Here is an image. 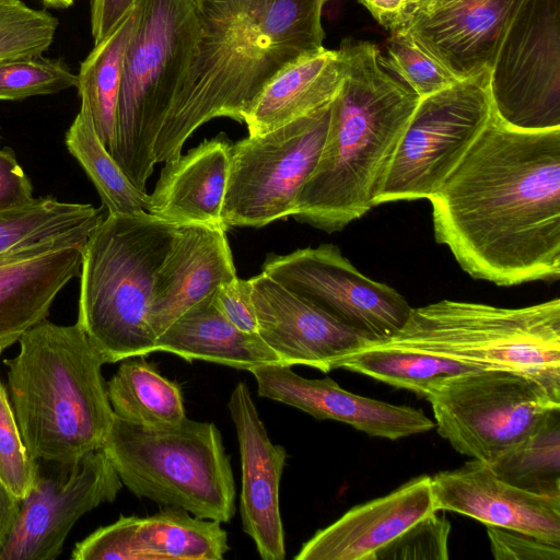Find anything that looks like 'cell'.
<instances>
[{
  "label": "cell",
  "mask_w": 560,
  "mask_h": 560,
  "mask_svg": "<svg viewBox=\"0 0 560 560\" xmlns=\"http://www.w3.org/2000/svg\"><path fill=\"white\" fill-rule=\"evenodd\" d=\"M102 450L139 498L221 523L235 515L233 470L212 422L186 417L174 425L144 428L115 416Z\"/></svg>",
  "instance_id": "52a82bcc"
},
{
  "label": "cell",
  "mask_w": 560,
  "mask_h": 560,
  "mask_svg": "<svg viewBox=\"0 0 560 560\" xmlns=\"http://www.w3.org/2000/svg\"><path fill=\"white\" fill-rule=\"evenodd\" d=\"M65 142L94 184L108 214L145 211L148 194L133 185L102 143L85 106L81 105L66 132Z\"/></svg>",
  "instance_id": "4dcf8cb0"
},
{
  "label": "cell",
  "mask_w": 560,
  "mask_h": 560,
  "mask_svg": "<svg viewBox=\"0 0 560 560\" xmlns=\"http://www.w3.org/2000/svg\"><path fill=\"white\" fill-rule=\"evenodd\" d=\"M337 369L366 375L423 398L451 376L481 370L421 351L373 343L343 358Z\"/></svg>",
  "instance_id": "f546056e"
},
{
  "label": "cell",
  "mask_w": 560,
  "mask_h": 560,
  "mask_svg": "<svg viewBox=\"0 0 560 560\" xmlns=\"http://www.w3.org/2000/svg\"><path fill=\"white\" fill-rule=\"evenodd\" d=\"M425 399L438 433L458 453L486 464L526 440L560 408L538 382L504 370L451 376Z\"/></svg>",
  "instance_id": "9c48e42d"
},
{
  "label": "cell",
  "mask_w": 560,
  "mask_h": 560,
  "mask_svg": "<svg viewBox=\"0 0 560 560\" xmlns=\"http://www.w3.org/2000/svg\"><path fill=\"white\" fill-rule=\"evenodd\" d=\"M236 277L226 230L179 225L154 279L149 320L155 337Z\"/></svg>",
  "instance_id": "44dd1931"
},
{
  "label": "cell",
  "mask_w": 560,
  "mask_h": 560,
  "mask_svg": "<svg viewBox=\"0 0 560 560\" xmlns=\"http://www.w3.org/2000/svg\"><path fill=\"white\" fill-rule=\"evenodd\" d=\"M136 2L137 0H92L91 32L94 44L105 38Z\"/></svg>",
  "instance_id": "60d3db41"
},
{
  "label": "cell",
  "mask_w": 560,
  "mask_h": 560,
  "mask_svg": "<svg viewBox=\"0 0 560 560\" xmlns=\"http://www.w3.org/2000/svg\"><path fill=\"white\" fill-rule=\"evenodd\" d=\"M428 200L435 241L470 277L501 287L560 279V127L516 129L492 112Z\"/></svg>",
  "instance_id": "6da1fadb"
},
{
  "label": "cell",
  "mask_w": 560,
  "mask_h": 560,
  "mask_svg": "<svg viewBox=\"0 0 560 560\" xmlns=\"http://www.w3.org/2000/svg\"><path fill=\"white\" fill-rule=\"evenodd\" d=\"M493 112L489 71L421 97L377 187L373 206L429 199Z\"/></svg>",
  "instance_id": "30bf717a"
},
{
  "label": "cell",
  "mask_w": 560,
  "mask_h": 560,
  "mask_svg": "<svg viewBox=\"0 0 560 560\" xmlns=\"http://www.w3.org/2000/svg\"><path fill=\"white\" fill-rule=\"evenodd\" d=\"M345 75L341 50L327 49L300 58L279 72L261 91L244 122L248 135H261L328 104Z\"/></svg>",
  "instance_id": "d4e9b609"
},
{
  "label": "cell",
  "mask_w": 560,
  "mask_h": 560,
  "mask_svg": "<svg viewBox=\"0 0 560 560\" xmlns=\"http://www.w3.org/2000/svg\"><path fill=\"white\" fill-rule=\"evenodd\" d=\"M431 477L413 478L390 493L355 505L317 530L295 560H375L380 550L435 512Z\"/></svg>",
  "instance_id": "7402d4cb"
},
{
  "label": "cell",
  "mask_w": 560,
  "mask_h": 560,
  "mask_svg": "<svg viewBox=\"0 0 560 560\" xmlns=\"http://www.w3.org/2000/svg\"><path fill=\"white\" fill-rule=\"evenodd\" d=\"M489 91L506 125L560 127V0H526L489 71Z\"/></svg>",
  "instance_id": "7c38bea8"
},
{
  "label": "cell",
  "mask_w": 560,
  "mask_h": 560,
  "mask_svg": "<svg viewBox=\"0 0 560 560\" xmlns=\"http://www.w3.org/2000/svg\"><path fill=\"white\" fill-rule=\"evenodd\" d=\"M2 350L0 349V354H1Z\"/></svg>",
  "instance_id": "bcb514c9"
},
{
  "label": "cell",
  "mask_w": 560,
  "mask_h": 560,
  "mask_svg": "<svg viewBox=\"0 0 560 560\" xmlns=\"http://www.w3.org/2000/svg\"><path fill=\"white\" fill-rule=\"evenodd\" d=\"M261 271L374 341L396 334L412 308L397 290L360 272L332 244L269 254Z\"/></svg>",
  "instance_id": "4fadbf2b"
},
{
  "label": "cell",
  "mask_w": 560,
  "mask_h": 560,
  "mask_svg": "<svg viewBox=\"0 0 560 560\" xmlns=\"http://www.w3.org/2000/svg\"><path fill=\"white\" fill-rule=\"evenodd\" d=\"M139 14L137 1L116 27L94 45L77 74L81 105L89 109L96 133L107 150L115 132L125 55Z\"/></svg>",
  "instance_id": "f1b7e54d"
},
{
  "label": "cell",
  "mask_w": 560,
  "mask_h": 560,
  "mask_svg": "<svg viewBox=\"0 0 560 560\" xmlns=\"http://www.w3.org/2000/svg\"><path fill=\"white\" fill-rule=\"evenodd\" d=\"M178 226L143 211L108 214L91 234L77 323L105 364L156 352L149 320L153 284Z\"/></svg>",
  "instance_id": "5b68a950"
},
{
  "label": "cell",
  "mask_w": 560,
  "mask_h": 560,
  "mask_svg": "<svg viewBox=\"0 0 560 560\" xmlns=\"http://www.w3.org/2000/svg\"><path fill=\"white\" fill-rule=\"evenodd\" d=\"M38 465L23 443L7 387L0 383V486L19 501L36 483Z\"/></svg>",
  "instance_id": "d590c367"
},
{
  "label": "cell",
  "mask_w": 560,
  "mask_h": 560,
  "mask_svg": "<svg viewBox=\"0 0 560 560\" xmlns=\"http://www.w3.org/2000/svg\"><path fill=\"white\" fill-rule=\"evenodd\" d=\"M228 408L235 425L241 466L240 513L242 527L262 560L285 558L279 486L287 460L285 448L269 439L249 388L238 382Z\"/></svg>",
  "instance_id": "ac0fdd59"
},
{
  "label": "cell",
  "mask_w": 560,
  "mask_h": 560,
  "mask_svg": "<svg viewBox=\"0 0 560 560\" xmlns=\"http://www.w3.org/2000/svg\"><path fill=\"white\" fill-rule=\"evenodd\" d=\"M488 465L515 487L560 497V408L551 410L530 436Z\"/></svg>",
  "instance_id": "1f68e13d"
},
{
  "label": "cell",
  "mask_w": 560,
  "mask_h": 560,
  "mask_svg": "<svg viewBox=\"0 0 560 560\" xmlns=\"http://www.w3.org/2000/svg\"><path fill=\"white\" fill-rule=\"evenodd\" d=\"M249 281L259 337L283 365L328 373L343 358L374 342L262 271Z\"/></svg>",
  "instance_id": "2e32d148"
},
{
  "label": "cell",
  "mask_w": 560,
  "mask_h": 560,
  "mask_svg": "<svg viewBox=\"0 0 560 560\" xmlns=\"http://www.w3.org/2000/svg\"><path fill=\"white\" fill-rule=\"evenodd\" d=\"M158 351L176 354L188 362L207 361L248 372L282 364L259 336L240 330L225 317L215 302V293L188 310L161 334L156 338Z\"/></svg>",
  "instance_id": "484cf974"
},
{
  "label": "cell",
  "mask_w": 560,
  "mask_h": 560,
  "mask_svg": "<svg viewBox=\"0 0 560 560\" xmlns=\"http://www.w3.org/2000/svg\"><path fill=\"white\" fill-rule=\"evenodd\" d=\"M61 474H38L0 551V560H54L75 522L102 503L113 502L122 487L102 448Z\"/></svg>",
  "instance_id": "5bb4252c"
},
{
  "label": "cell",
  "mask_w": 560,
  "mask_h": 560,
  "mask_svg": "<svg viewBox=\"0 0 560 560\" xmlns=\"http://www.w3.org/2000/svg\"><path fill=\"white\" fill-rule=\"evenodd\" d=\"M5 359L7 390L28 455L69 467L102 448L115 413L103 358L81 326L47 319Z\"/></svg>",
  "instance_id": "277c9868"
},
{
  "label": "cell",
  "mask_w": 560,
  "mask_h": 560,
  "mask_svg": "<svg viewBox=\"0 0 560 560\" xmlns=\"http://www.w3.org/2000/svg\"><path fill=\"white\" fill-rule=\"evenodd\" d=\"M215 302L235 327L248 335L259 336L249 279L236 277L221 285L215 292Z\"/></svg>",
  "instance_id": "f35d334b"
},
{
  "label": "cell",
  "mask_w": 560,
  "mask_h": 560,
  "mask_svg": "<svg viewBox=\"0 0 560 560\" xmlns=\"http://www.w3.org/2000/svg\"><path fill=\"white\" fill-rule=\"evenodd\" d=\"M43 4L55 9H67L73 4L72 0H38Z\"/></svg>",
  "instance_id": "ee69618b"
},
{
  "label": "cell",
  "mask_w": 560,
  "mask_h": 560,
  "mask_svg": "<svg viewBox=\"0 0 560 560\" xmlns=\"http://www.w3.org/2000/svg\"><path fill=\"white\" fill-rule=\"evenodd\" d=\"M381 60L420 98L459 81L402 32L390 33L386 40V57L381 55Z\"/></svg>",
  "instance_id": "e575fe53"
},
{
  "label": "cell",
  "mask_w": 560,
  "mask_h": 560,
  "mask_svg": "<svg viewBox=\"0 0 560 560\" xmlns=\"http://www.w3.org/2000/svg\"><path fill=\"white\" fill-rule=\"evenodd\" d=\"M490 549L497 560H559L560 544L503 527L487 526Z\"/></svg>",
  "instance_id": "74e56055"
},
{
  "label": "cell",
  "mask_w": 560,
  "mask_h": 560,
  "mask_svg": "<svg viewBox=\"0 0 560 560\" xmlns=\"http://www.w3.org/2000/svg\"><path fill=\"white\" fill-rule=\"evenodd\" d=\"M526 0H417L401 28L456 79L490 71ZM397 32V33H399Z\"/></svg>",
  "instance_id": "9a60e30c"
},
{
  "label": "cell",
  "mask_w": 560,
  "mask_h": 560,
  "mask_svg": "<svg viewBox=\"0 0 560 560\" xmlns=\"http://www.w3.org/2000/svg\"><path fill=\"white\" fill-rule=\"evenodd\" d=\"M436 511L456 512L486 526L503 527L560 544V497L539 494L499 478L472 459L431 477Z\"/></svg>",
  "instance_id": "ffe728a7"
},
{
  "label": "cell",
  "mask_w": 560,
  "mask_h": 560,
  "mask_svg": "<svg viewBox=\"0 0 560 560\" xmlns=\"http://www.w3.org/2000/svg\"><path fill=\"white\" fill-rule=\"evenodd\" d=\"M19 506L20 501L0 486V551L14 523Z\"/></svg>",
  "instance_id": "7bdbcfd3"
},
{
  "label": "cell",
  "mask_w": 560,
  "mask_h": 560,
  "mask_svg": "<svg viewBox=\"0 0 560 560\" xmlns=\"http://www.w3.org/2000/svg\"><path fill=\"white\" fill-rule=\"evenodd\" d=\"M345 75L330 103L317 164L292 217L327 233L343 230L374 206L381 179L420 97L381 60L368 40L339 46Z\"/></svg>",
  "instance_id": "3957f363"
},
{
  "label": "cell",
  "mask_w": 560,
  "mask_h": 560,
  "mask_svg": "<svg viewBox=\"0 0 560 560\" xmlns=\"http://www.w3.org/2000/svg\"><path fill=\"white\" fill-rule=\"evenodd\" d=\"M381 347L421 351L481 370L521 373L560 400V300L509 308L442 300L411 308Z\"/></svg>",
  "instance_id": "8992f818"
},
{
  "label": "cell",
  "mask_w": 560,
  "mask_h": 560,
  "mask_svg": "<svg viewBox=\"0 0 560 560\" xmlns=\"http://www.w3.org/2000/svg\"><path fill=\"white\" fill-rule=\"evenodd\" d=\"M196 50L153 147L156 163L182 154L202 124L244 122L265 86L284 68L324 48V7L331 0H191Z\"/></svg>",
  "instance_id": "7a4b0ae2"
},
{
  "label": "cell",
  "mask_w": 560,
  "mask_h": 560,
  "mask_svg": "<svg viewBox=\"0 0 560 560\" xmlns=\"http://www.w3.org/2000/svg\"><path fill=\"white\" fill-rule=\"evenodd\" d=\"M421 518L395 540L380 550L375 560L385 559H439L448 555L450 522L436 514Z\"/></svg>",
  "instance_id": "8d00e7d4"
},
{
  "label": "cell",
  "mask_w": 560,
  "mask_h": 560,
  "mask_svg": "<svg viewBox=\"0 0 560 560\" xmlns=\"http://www.w3.org/2000/svg\"><path fill=\"white\" fill-rule=\"evenodd\" d=\"M74 1V0H73Z\"/></svg>",
  "instance_id": "c3c4849f"
},
{
  "label": "cell",
  "mask_w": 560,
  "mask_h": 560,
  "mask_svg": "<svg viewBox=\"0 0 560 560\" xmlns=\"http://www.w3.org/2000/svg\"><path fill=\"white\" fill-rule=\"evenodd\" d=\"M104 219L102 208L90 203L34 198L0 213V258L27 257L66 247L84 248Z\"/></svg>",
  "instance_id": "4316f807"
},
{
  "label": "cell",
  "mask_w": 560,
  "mask_h": 560,
  "mask_svg": "<svg viewBox=\"0 0 560 560\" xmlns=\"http://www.w3.org/2000/svg\"><path fill=\"white\" fill-rule=\"evenodd\" d=\"M115 416L144 428H163L186 418L183 392L144 357L122 360L106 384Z\"/></svg>",
  "instance_id": "83f0119b"
},
{
  "label": "cell",
  "mask_w": 560,
  "mask_h": 560,
  "mask_svg": "<svg viewBox=\"0 0 560 560\" xmlns=\"http://www.w3.org/2000/svg\"><path fill=\"white\" fill-rule=\"evenodd\" d=\"M2 138H0V142H1Z\"/></svg>",
  "instance_id": "7dc6e473"
},
{
  "label": "cell",
  "mask_w": 560,
  "mask_h": 560,
  "mask_svg": "<svg viewBox=\"0 0 560 560\" xmlns=\"http://www.w3.org/2000/svg\"><path fill=\"white\" fill-rule=\"evenodd\" d=\"M330 104L271 131L232 144L222 222L261 228L292 217L325 141Z\"/></svg>",
  "instance_id": "8fae6325"
},
{
  "label": "cell",
  "mask_w": 560,
  "mask_h": 560,
  "mask_svg": "<svg viewBox=\"0 0 560 560\" xmlns=\"http://www.w3.org/2000/svg\"><path fill=\"white\" fill-rule=\"evenodd\" d=\"M260 397L298 408L317 420H335L371 436L398 440L432 430L435 423L421 409L364 397L332 378H305L282 364L249 371Z\"/></svg>",
  "instance_id": "d6986e66"
},
{
  "label": "cell",
  "mask_w": 560,
  "mask_h": 560,
  "mask_svg": "<svg viewBox=\"0 0 560 560\" xmlns=\"http://www.w3.org/2000/svg\"><path fill=\"white\" fill-rule=\"evenodd\" d=\"M137 1L140 14L125 55L108 152L145 190L156 164L154 141L194 57L199 24L191 0Z\"/></svg>",
  "instance_id": "ba28073f"
},
{
  "label": "cell",
  "mask_w": 560,
  "mask_h": 560,
  "mask_svg": "<svg viewBox=\"0 0 560 560\" xmlns=\"http://www.w3.org/2000/svg\"><path fill=\"white\" fill-rule=\"evenodd\" d=\"M232 144L221 132L165 162L153 192L147 196L144 210L177 225L202 224L226 230L222 207Z\"/></svg>",
  "instance_id": "603a6c76"
},
{
  "label": "cell",
  "mask_w": 560,
  "mask_h": 560,
  "mask_svg": "<svg viewBox=\"0 0 560 560\" xmlns=\"http://www.w3.org/2000/svg\"><path fill=\"white\" fill-rule=\"evenodd\" d=\"M221 522L178 508L120 517L78 542L73 560H221L230 550Z\"/></svg>",
  "instance_id": "e0dca14e"
},
{
  "label": "cell",
  "mask_w": 560,
  "mask_h": 560,
  "mask_svg": "<svg viewBox=\"0 0 560 560\" xmlns=\"http://www.w3.org/2000/svg\"><path fill=\"white\" fill-rule=\"evenodd\" d=\"M0 138H2V136H1V128H0Z\"/></svg>",
  "instance_id": "f6af8a7d"
},
{
  "label": "cell",
  "mask_w": 560,
  "mask_h": 560,
  "mask_svg": "<svg viewBox=\"0 0 560 560\" xmlns=\"http://www.w3.org/2000/svg\"><path fill=\"white\" fill-rule=\"evenodd\" d=\"M33 184L10 147L0 149V213L34 200Z\"/></svg>",
  "instance_id": "ab89813d"
},
{
  "label": "cell",
  "mask_w": 560,
  "mask_h": 560,
  "mask_svg": "<svg viewBox=\"0 0 560 560\" xmlns=\"http://www.w3.org/2000/svg\"><path fill=\"white\" fill-rule=\"evenodd\" d=\"M390 33L401 31L417 0H358Z\"/></svg>",
  "instance_id": "b9f144b4"
},
{
  "label": "cell",
  "mask_w": 560,
  "mask_h": 560,
  "mask_svg": "<svg viewBox=\"0 0 560 560\" xmlns=\"http://www.w3.org/2000/svg\"><path fill=\"white\" fill-rule=\"evenodd\" d=\"M83 249L0 258V349L45 320L57 294L81 272Z\"/></svg>",
  "instance_id": "cb8c5ba5"
},
{
  "label": "cell",
  "mask_w": 560,
  "mask_h": 560,
  "mask_svg": "<svg viewBox=\"0 0 560 560\" xmlns=\"http://www.w3.org/2000/svg\"><path fill=\"white\" fill-rule=\"evenodd\" d=\"M78 75L61 59L42 56L0 62V101H21L77 88Z\"/></svg>",
  "instance_id": "836d02e7"
},
{
  "label": "cell",
  "mask_w": 560,
  "mask_h": 560,
  "mask_svg": "<svg viewBox=\"0 0 560 560\" xmlns=\"http://www.w3.org/2000/svg\"><path fill=\"white\" fill-rule=\"evenodd\" d=\"M58 19L22 0H0V62L42 56L55 39Z\"/></svg>",
  "instance_id": "d6a6232c"
}]
</instances>
